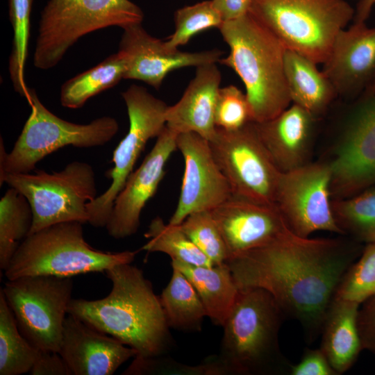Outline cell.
Instances as JSON below:
<instances>
[{
  "label": "cell",
  "mask_w": 375,
  "mask_h": 375,
  "mask_svg": "<svg viewBox=\"0 0 375 375\" xmlns=\"http://www.w3.org/2000/svg\"><path fill=\"white\" fill-rule=\"evenodd\" d=\"M354 256L340 240L292 233L226 263L238 289L267 291L285 317L299 322L311 342L321 333L338 286Z\"/></svg>",
  "instance_id": "cell-1"
},
{
  "label": "cell",
  "mask_w": 375,
  "mask_h": 375,
  "mask_svg": "<svg viewBox=\"0 0 375 375\" xmlns=\"http://www.w3.org/2000/svg\"><path fill=\"white\" fill-rule=\"evenodd\" d=\"M105 273L112 283L108 295L90 301L72 299L67 314L133 348L136 356H163L172 338L151 283L131 263L114 265Z\"/></svg>",
  "instance_id": "cell-2"
},
{
  "label": "cell",
  "mask_w": 375,
  "mask_h": 375,
  "mask_svg": "<svg viewBox=\"0 0 375 375\" xmlns=\"http://www.w3.org/2000/svg\"><path fill=\"white\" fill-rule=\"evenodd\" d=\"M228 45V55L219 63L232 69L243 82L253 122L277 116L290 106L285 74V47L250 12L219 28Z\"/></svg>",
  "instance_id": "cell-3"
},
{
  "label": "cell",
  "mask_w": 375,
  "mask_h": 375,
  "mask_svg": "<svg viewBox=\"0 0 375 375\" xmlns=\"http://www.w3.org/2000/svg\"><path fill=\"white\" fill-rule=\"evenodd\" d=\"M285 315L274 297L260 288L239 289L224 324L214 359L223 375H269L289 372L278 333Z\"/></svg>",
  "instance_id": "cell-4"
},
{
  "label": "cell",
  "mask_w": 375,
  "mask_h": 375,
  "mask_svg": "<svg viewBox=\"0 0 375 375\" xmlns=\"http://www.w3.org/2000/svg\"><path fill=\"white\" fill-rule=\"evenodd\" d=\"M79 222L56 224L28 235L4 270L8 280L26 276L72 277L131 263L138 251L110 252L90 246Z\"/></svg>",
  "instance_id": "cell-5"
},
{
  "label": "cell",
  "mask_w": 375,
  "mask_h": 375,
  "mask_svg": "<svg viewBox=\"0 0 375 375\" xmlns=\"http://www.w3.org/2000/svg\"><path fill=\"white\" fill-rule=\"evenodd\" d=\"M249 12L286 49L317 65L324 63L355 15L346 0H252Z\"/></svg>",
  "instance_id": "cell-6"
},
{
  "label": "cell",
  "mask_w": 375,
  "mask_h": 375,
  "mask_svg": "<svg viewBox=\"0 0 375 375\" xmlns=\"http://www.w3.org/2000/svg\"><path fill=\"white\" fill-rule=\"evenodd\" d=\"M26 101L31 111L10 153L6 152L1 137L0 181L7 174L33 172L38 162L64 147L90 148L104 145L119 130L117 121L108 116L85 124L62 119L42 104L33 89H30Z\"/></svg>",
  "instance_id": "cell-7"
},
{
  "label": "cell",
  "mask_w": 375,
  "mask_h": 375,
  "mask_svg": "<svg viewBox=\"0 0 375 375\" xmlns=\"http://www.w3.org/2000/svg\"><path fill=\"white\" fill-rule=\"evenodd\" d=\"M143 19L142 10L130 0H49L40 15L33 65L51 69L85 35L141 24Z\"/></svg>",
  "instance_id": "cell-8"
},
{
  "label": "cell",
  "mask_w": 375,
  "mask_h": 375,
  "mask_svg": "<svg viewBox=\"0 0 375 375\" xmlns=\"http://www.w3.org/2000/svg\"><path fill=\"white\" fill-rule=\"evenodd\" d=\"M28 201L33 219L28 235L65 222L88 223L87 205L97 197L95 174L85 162L74 161L60 172L7 174L1 181Z\"/></svg>",
  "instance_id": "cell-9"
},
{
  "label": "cell",
  "mask_w": 375,
  "mask_h": 375,
  "mask_svg": "<svg viewBox=\"0 0 375 375\" xmlns=\"http://www.w3.org/2000/svg\"><path fill=\"white\" fill-rule=\"evenodd\" d=\"M71 277L26 276L1 289L25 338L40 351L58 352L72 300Z\"/></svg>",
  "instance_id": "cell-10"
},
{
  "label": "cell",
  "mask_w": 375,
  "mask_h": 375,
  "mask_svg": "<svg viewBox=\"0 0 375 375\" xmlns=\"http://www.w3.org/2000/svg\"><path fill=\"white\" fill-rule=\"evenodd\" d=\"M122 96L127 108L128 131L113 151V167L106 173L111 179L110 186L87 205L88 223L96 228L106 227L114 201L133 172L147 142L157 138L166 126L168 106L145 88L133 84Z\"/></svg>",
  "instance_id": "cell-11"
},
{
  "label": "cell",
  "mask_w": 375,
  "mask_h": 375,
  "mask_svg": "<svg viewBox=\"0 0 375 375\" xmlns=\"http://www.w3.org/2000/svg\"><path fill=\"white\" fill-rule=\"evenodd\" d=\"M208 142L233 196L276 205L282 172L271 159L253 122L233 131L217 127Z\"/></svg>",
  "instance_id": "cell-12"
},
{
  "label": "cell",
  "mask_w": 375,
  "mask_h": 375,
  "mask_svg": "<svg viewBox=\"0 0 375 375\" xmlns=\"http://www.w3.org/2000/svg\"><path fill=\"white\" fill-rule=\"evenodd\" d=\"M329 164H304L282 172L276 205L288 228L309 238L317 231L342 233L337 225L331 201Z\"/></svg>",
  "instance_id": "cell-13"
},
{
  "label": "cell",
  "mask_w": 375,
  "mask_h": 375,
  "mask_svg": "<svg viewBox=\"0 0 375 375\" xmlns=\"http://www.w3.org/2000/svg\"><path fill=\"white\" fill-rule=\"evenodd\" d=\"M329 165L335 199L351 197L375 184V93L362 92Z\"/></svg>",
  "instance_id": "cell-14"
},
{
  "label": "cell",
  "mask_w": 375,
  "mask_h": 375,
  "mask_svg": "<svg viewBox=\"0 0 375 375\" xmlns=\"http://www.w3.org/2000/svg\"><path fill=\"white\" fill-rule=\"evenodd\" d=\"M176 144L184 173L177 206L169 221L173 225H179L192 212L211 210L233 196L208 140L195 133H185L177 135Z\"/></svg>",
  "instance_id": "cell-15"
},
{
  "label": "cell",
  "mask_w": 375,
  "mask_h": 375,
  "mask_svg": "<svg viewBox=\"0 0 375 375\" xmlns=\"http://www.w3.org/2000/svg\"><path fill=\"white\" fill-rule=\"evenodd\" d=\"M118 51L126 62V79H135L159 89L167 75L185 67H198L219 62L224 52L219 49L199 52H185L171 49L165 42L158 39L141 24L122 28Z\"/></svg>",
  "instance_id": "cell-16"
},
{
  "label": "cell",
  "mask_w": 375,
  "mask_h": 375,
  "mask_svg": "<svg viewBox=\"0 0 375 375\" xmlns=\"http://www.w3.org/2000/svg\"><path fill=\"white\" fill-rule=\"evenodd\" d=\"M177 135L166 126L143 162L128 176L114 201L105 227L113 238L123 239L138 232L141 212L156 194L165 165L177 149Z\"/></svg>",
  "instance_id": "cell-17"
},
{
  "label": "cell",
  "mask_w": 375,
  "mask_h": 375,
  "mask_svg": "<svg viewBox=\"0 0 375 375\" xmlns=\"http://www.w3.org/2000/svg\"><path fill=\"white\" fill-rule=\"evenodd\" d=\"M210 212L227 247L229 259L293 233L276 205L232 196Z\"/></svg>",
  "instance_id": "cell-18"
},
{
  "label": "cell",
  "mask_w": 375,
  "mask_h": 375,
  "mask_svg": "<svg viewBox=\"0 0 375 375\" xmlns=\"http://www.w3.org/2000/svg\"><path fill=\"white\" fill-rule=\"evenodd\" d=\"M72 375H112L138 353L117 339L67 314L58 351Z\"/></svg>",
  "instance_id": "cell-19"
},
{
  "label": "cell",
  "mask_w": 375,
  "mask_h": 375,
  "mask_svg": "<svg viewBox=\"0 0 375 375\" xmlns=\"http://www.w3.org/2000/svg\"><path fill=\"white\" fill-rule=\"evenodd\" d=\"M322 71L338 94L363 92L375 75V28L353 22L341 30Z\"/></svg>",
  "instance_id": "cell-20"
},
{
  "label": "cell",
  "mask_w": 375,
  "mask_h": 375,
  "mask_svg": "<svg viewBox=\"0 0 375 375\" xmlns=\"http://www.w3.org/2000/svg\"><path fill=\"white\" fill-rule=\"evenodd\" d=\"M222 75L216 63L197 67L181 98L167 107V128L181 134L195 133L210 141L217 131L215 116Z\"/></svg>",
  "instance_id": "cell-21"
},
{
  "label": "cell",
  "mask_w": 375,
  "mask_h": 375,
  "mask_svg": "<svg viewBox=\"0 0 375 375\" xmlns=\"http://www.w3.org/2000/svg\"><path fill=\"white\" fill-rule=\"evenodd\" d=\"M315 119L293 103L271 119L254 122L263 145L281 172L306 164Z\"/></svg>",
  "instance_id": "cell-22"
},
{
  "label": "cell",
  "mask_w": 375,
  "mask_h": 375,
  "mask_svg": "<svg viewBox=\"0 0 375 375\" xmlns=\"http://www.w3.org/2000/svg\"><path fill=\"white\" fill-rule=\"evenodd\" d=\"M359 306L333 298L323 323L320 349L337 374L347 371L362 350L357 326Z\"/></svg>",
  "instance_id": "cell-23"
},
{
  "label": "cell",
  "mask_w": 375,
  "mask_h": 375,
  "mask_svg": "<svg viewBox=\"0 0 375 375\" xmlns=\"http://www.w3.org/2000/svg\"><path fill=\"white\" fill-rule=\"evenodd\" d=\"M171 265L182 272L192 284L207 317L213 324L223 326L239 292L227 263L201 266L172 260Z\"/></svg>",
  "instance_id": "cell-24"
},
{
  "label": "cell",
  "mask_w": 375,
  "mask_h": 375,
  "mask_svg": "<svg viewBox=\"0 0 375 375\" xmlns=\"http://www.w3.org/2000/svg\"><path fill=\"white\" fill-rule=\"evenodd\" d=\"M285 74L291 101L316 117L338 94L317 64L305 56L287 49Z\"/></svg>",
  "instance_id": "cell-25"
},
{
  "label": "cell",
  "mask_w": 375,
  "mask_h": 375,
  "mask_svg": "<svg viewBox=\"0 0 375 375\" xmlns=\"http://www.w3.org/2000/svg\"><path fill=\"white\" fill-rule=\"evenodd\" d=\"M172 267L171 279L159 297L167 324L178 330L200 331L207 317L203 303L185 274Z\"/></svg>",
  "instance_id": "cell-26"
},
{
  "label": "cell",
  "mask_w": 375,
  "mask_h": 375,
  "mask_svg": "<svg viewBox=\"0 0 375 375\" xmlns=\"http://www.w3.org/2000/svg\"><path fill=\"white\" fill-rule=\"evenodd\" d=\"M126 62L117 51L104 60L65 82L60 89L62 106L77 109L91 97L116 85L124 78Z\"/></svg>",
  "instance_id": "cell-27"
},
{
  "label": "cell",
  "mask_w": 375,
  "mask_h": 375,
  "mask_svg": "<svg viewBox=\"0 0 375 375\" xmlns=\"http://www.w3.org/2000/svg\"><path fill=\"white\" fill-rule=\"evenodd\" d=\"M40 350L21 333L3 291L0 290V374L29 373Z\"/></svg>",
  "instance_id": "cell-28"
},
{
  "label": "cell",
  "mask_w": 375,
  "mask_h": 375,
  "mask_svg": "<svg viewBox=\"0 0 375 375\" xmlns=\"http://www.w3.org/2000/svg\"><path fill=\"white\" fill-rule=\"evenodd\" d=\"M33 215L27 199L10 187L0 200V267L5 270L31 229Z\"/></svg>",
  "instance_id": "cell-29"
},
{
  "label": "cell",
  "mask_w": 375,
  "mask_h": 375,
  "mask_svg": "<svg viewBox=\"0 0 375 375\" xmlns=\"http://www.w3.org/2000/svg\"><path fill=\"white\" fill-rule=\"evenodd\" d=\"M148 242L142 249L148 252H161L172 260L193 265L212 266L210 259L193 243L179 225L165 224L157 216L151 222L144 233Z\"/></svg>",
  "instance_id": "cell-30"
},
{
  "label": "cell",
  "mask_w": 375,
  "mask_h": 375,
  "mask_svg": "<svg viewBox=\"0 0 375 375\" xmlns=\"http://www.w3.org/2000/svg\"><path fill=\"white\" fill-rule=\"evenodd\" d=\"M332 210L342 233H348L367 243L375 242V190L335 199Z\"/></svg>",
  "instance_id": "cell-31"
},
{
  "label": "cell",
  "mask_w": 375,
  "mask_h": 375,
  "mask_svg": "<svg viewBox=\"0 0 375 375\" xmlns=\"http://www.w3.org/2000/svg\"><path fill=\"white\" fill-rule=\"evenodd\" d=\"M9 17L13 31L12 48L8 60V72L17 92L26 99L30 88L24 78L30 35L33 0H8Z\"/></svg>",
  "instance_id": "cell-32"
},
{
  "label": "cell",
  "mask_w": 375,
  "mask_h": 375,
  "mask_svg": "<svg viewBox=\"0 0 375 375\" xmlns=\"http://www.w3.org/2000/svg\"><path fill=\"white\" fill-rule=\"evenodd\" d=\"M223 22L212 0L183 7L175 12V29L165 41V44L171 49H176L196 34L213 27L219 28Z\"/></svg>",
  "instance_id": "cell-33"
},
{
  "label": "cell",
  "mask_w": 375,
  "mask_h": 375,
  "mask_svg": "<svg viewBox=\"0 0 375 375\" xmlns=\"http://www.w3.org/2000/svg\"><path fill=\"white\" fill-rule=\"evenodd\" d=\"M179 226L213 265L229 259L227 247L210 210L192 212Z\"/></svg>",
  "instance_id": "cell-34"
},
{
  "label": "cell",
  "mask_w": 375,
  "mask_h": 375,
  "mask_svg": "<svg viewBox=\"0 0 375 375\" xmlns=\"http://www.w3.org/2000/svg\"><path fill=\"white\" fill-rule=\"evenodd\" d=\"M375 295V242L368 243L353 262L336 290L335 299L360 304Z\"/></svg>",
  "instance_id": "cell-35"
},
{
  "label": "cell",
  "mask_w": 375,
  "mask_h": 375,
  "mask_svg": "<svg viewBox=\"0 0 375 375\" xmlns=\"http://www.w3.org/2000/svg\"><path fill=\"white\" fill-rule=\"evenodd\" d=\"M215 120L217 128L228 131L240 129L253 122L246 94L233 85L220 88Z\"/></svg>",
  "instance_id": "cell-36"
},
{
  "label": "cell",
  "mask_w": 375,
  "mask_h": 375,
  "mask_svg": "<svg viewBox=\"0 0 375 375\" xmlns=\"http://www.w3.org/2000/svg\"><path fill=\"white\" fill-rule=\"evenodd\" d=\"M122 374L221 375L217 365L210 357L198 365H188L160 356L134 360Z\"/></svg>",
  "instance_id": "cell-37"
},
{
  "label": "cell",
  "mask_w": 375,
  "mask_h": 375,
  "mask_svg": "<svg viewBox=\"0 0 375 375\" xmlns=\"http://www.w3.org/2000/svg\"><path fill=\"white\" fill-rule=\"evenodd\" d=\"M290 375H338L321 350L308 349L300 361L290 366Z\"/></svg>",
  "instance_id": "cell-38"
},
{
  "label": "cell",
  "mask_w": 375,
  "mask_h": 375,
  "mask_svg": "<svg viewBox=\"0 0 375 375\" xmlns=\"http://www.w3.org/2000/svg\"><path fill=\"white\" fill-rule=\"evenodd\" d=\"M357 326L362 349L375 353V295L358 310Z\"/></svg>",
  "instance_id": "cell-39"
},
{
  "label": "cell",
  "mask_w": 375,
  "mask_h": 375,
  "mask_svg": "<svg viewBox=\"0 0 375 375\" xmlns=\"http://www.w3.org/2000/svg\"><path fill=\"white\" fill-rule=\"evenodd\" d=\"M31 375H72L70 370L58 352L40 351L29 372Z\"/></svg>",
  "instance_id": "cell-40"
},
{
  "label": "cell",
  "mask_w": 375,
  "mask_h": 375,
  "mask_svg": "<svg viewBox=\"0 0 375 375\" xmlns=\"http://www.w3.org/2000/svg\"><path fill=\"white\" fill-rule=\"evenodd\" d=\"M224 22L231 21L247 14L252 0H212Z\"/></svg>",
  "instance_id": "cell-41"
},
{
  "label": "cell",
  "mask_w": 375,
  "mask_h": 375,
  "mask_svg": "<svg viewBox=\"0 0 375 375\" xmlns=\"http://www.w3.org/2000/svg\"><path fill=\"white\" fill-rule=\"evenodd\" d=\"M375 0H360L353 17V22H365L369 17Z\"/></svg>",
  "instance_id": "cell-42"
},
{
  "label": "cell",
  "mask_w": 375,
  "mask_h": 375,
  "mask_svg": "<svg viewBox=\"0 0 375 375\" xmlns=\"http://www.w3.org/2000/svg\"><path fill=\"white\" fill-rule=\"evenodd\" d=\"M365 93H369L373 94L375 93V75L370 81L369 84L367 85V87L365 89V90L362 92Z\"/></svg>",
  "instance_id": "cell-43"
}]
</instances>
